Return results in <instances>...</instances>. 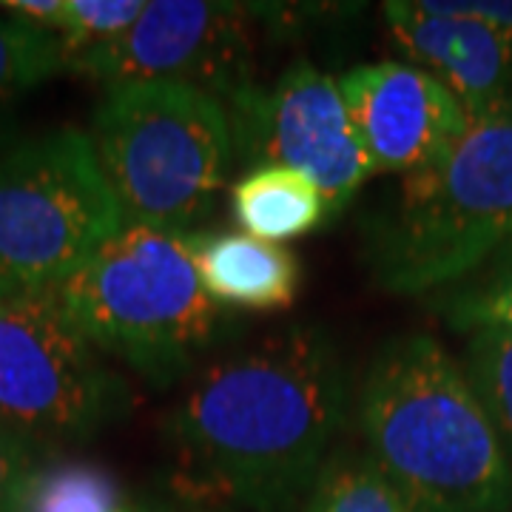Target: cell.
<instances>
[{
  "label": "cell",
  "instance_id": "6da1fadb",
  "mask_svg": "<svg viewBox=\"0 0 512 512\" xmlns=\"http://www.w3.org/2000/svg\"><path fill=\"white\" fill-rule=\"evenodd\" d=\"M348 402L333 339L296 325L202 367L165 433L208 490L248 512H293L333 453Z\"/></svg>",
  "mask_w": 512,
  "mask_h": 512
},
{
  "label": "cell",
  "instance_id": "7a4b0ae2",
  "mask_svg": "<svg viewBox=\"0 0 512 512\" xmlns=\"http://www.w3.org/2000/svg\"><path fill=\"white\" fill-rule=\"evenodd\" d=\"M356 419L367 456L416 512H507V447L464 367L433 336L384 342L370 359Z\"/></svg>",
  "mask_w": 512,
  "mask_h": 512
},
{
  "label": "cell",
  "instance_id": "3957f363",
  "mask_svg": "<svg viewBox=\"0 0 512 512\" xmlns=\"http://www.w3.org/2000/svg\"><path fill=\"white\" fill-rule=\"evenodd\" d=\"M512 239V94L470 114L439 160L404 174L367 217L362 262L376 288L399 296L447 291Z\"/></svg>",
  "mask_w": 512,
  "mask_h": 512
},
{
  "label": "cell",
  "instance_id": "277c9868",
  "mask_svg": "<svg viewBox=\"0 0 512 512\" xmlns=\"http://www.w3.org/2000/svg\"><path fill=\"white\" fill-rule=\"evenodd\" d=\"M197 231L123 225L52 296L94 348L154 387L200 365L228 325L197 274Z\"/></svg>",
  "mask_w": 512,
  "mask_h": 512
},
{
  "label": "cell",
  "instance_id": "5b68a950",
  "mask_svg": "<svg viewBox=\"0 0 512 512\" xmlns=\"http://www.w3.org/2000/svg\"><path fill=\"white\" fill-rule=\"evenodd\" d=\"M89 140L126 225L177 231L214 208L234 157L225 103L180 83L106 89Z\"/></svg>",
  "mask_w": 512,
  "mask_h": 512
},
{
  "label": "cell",
  "instance_id": "8992f818",
  "mask_svg": "<svg viewBox=\"0 0 512 512\" xmlns=\"http://www.w3.org/2000/svg\"><path fill=\"white\" fill-rule=\"evenodd\" d=\"M89 131L60 128L0 157V296L57 288L123 231Z\"/></svg>",
  "mask_w": 512,
  "mask_h": 512
},
{
  "label": "cell",
  "instance_id": "52a82bcc",
  "mask_svg": "<svg viewBox=\"0 0 512 512\" xmlns=\"http://www.w3.org/2000/svg\"><path fill=\"white\" fill-rule=\"evenodd\" d=\"M126 404V384L52 291L0 296V430L35 453L92 439Z\"/></svg>",
  "mask_w": 512,
  "mask_h": 512
},
{
  "label": "cell",
  "instance_id": "ba28073f",
  "mask_svg": "<svg viewBox=\"0 0 512 512\" xmlns=\"http://www.w3.org/2000/svg\"><path fill=\"white\" fill-rule=\"evenodd\" d=\"M234 151L251 165H285L319 185L328 217L373 177L339 80L296 60L271 89L248 86L228 106Z\"/></svg>",
  "mask_w": 512,
  "mask_h": 512
},
{
  "label": "cell",
  "instance_id": "9c48e42d",
  "mask_svg": "<svg viewBox=\"0 0 512 512\" xmlns=\"http://www.w3.org/2000/svg\"><path fill=\"white\" fill-rule=\"evenodd\" d=\"M256 6L211 0H148L117 40L69 60V72L103 83H180L228 106L251 83Z\"/></svg>",
  "mask_w": 512,
  "mask_h": 512
},
{
  "label": "cell",
  "instance_id": "30bf717a",
  "mask_svg": "<svg viewBox=\"0 0 512 512\" xmlns=\"http://www.w3.org/2000/svg\"><path fill=\"white\" fill-rule=\"evenodd\" d=\"M339 89L373 174L404 177L439 160L470 120L436 77L399 60L353 66Z\"/></svg>",
  "mask_w": 512,
  "mask_h": 512
},
{
  "label": "cell",
  "instance_id": "8fae6325",
  "mask_svg": "<svg viewBox=\"0 0 512 512\" xmlns=\"http://www.w3.org/2000/svg\"><path fill=\"white\" fill-rule=\"evenodd\" d=\"M390 37L410 66L436 77L467 114L490 109L512 94V35L490 23L439 15L421 0L384 3Z\"/></svg>",
  "mask_w": 512,
  "mask_h": 512
},
{
  "label": "cell",
  "instance_id": "7c38bea8",
  "mask_svg": "<svg viewBox=\"0 0 512 512\" xmlns=\"http://www.w3.org/2000/svg\"><path fill=\"white\" fill-rule=\"evenodd\" d=\"M194 259L202 288L220 308L285 311L299 293V259L288 248L245 231H197Z\"/></svg>",
  "mask_w": 512,
  "mask_h": 512
},
{
  "label": "cell",
  "instance_id": "4fadbf2b",
  "mask_svg": "<svg viewBox=\"0 0 512 512\" xmlns=\"http://www.w3.org/2000/svg\"><path fill=\"white\" fill-rule=\"evenodd\" d=\"M231 211L245 234L276 245L311 234L328 217L319 185L285 165H251L231 191Z\"/></svg>",
  "mask_w": 512,
  "mask_h": 512
},
{
  "label": "cell",
  "instance_id": "5bb4252c",
  "mask_svg": "<svg viewBox=\"0 0 512 512\" xmlns=\"http://www.w3.org/2000/svg\"><path fill=\"white\" fill-rule=\"evenodd\" d=\"M302 512H416L367 453L333 450Z\"/></svg>",
  "mask_w": 512,
  "mask_h": 512
},
{
  "label": "cell",
  "instance_id": "9a60e30c",
  "mask_svg": "<svg viewBox=\"0 0 512 512\" xmlns=\"http://www.w3.org/2000/svg\"><path fill=\"white\" fill-rule=\"evenodd\" d=\"M123 490L109 470L89 461L37 467L20 512H123Z\"/></svg>",
  "mask_w": 512,
  "mask_h": 512
},
{
  "label": "cell",
  "instance_id": "2e32d148",
  "mask_svg": "<svg viewBox=\"0 0 512 512\" xmlns=\"http://www.w3.org/2000/svg\"><path fill=\"white\" fill-rule=\"evenodd\" d=\"M63 69H69V55L55 32L0 15V109Z\"/></svg>",
  "mask_w": 512,
  "mask_h": 512
},
{
  "label": "cell",
  "instance_id": "e0dca14e",
  "mask_svg": "<svg viewBox=\"0 0 512 512\" xmlns=\"http://www.w3.org/2000/svg\"><path fill=\"white\" fill-rule=\"evenodd\" d=\"M436 311L464 333L484 325L512 330V239L476 274L441 293Z\"/></svg>",
  "mask_w": 512,
  "mask_h": 512
},
{
  "label": "cell",
  "instance_id": "ac0fdd59",
  "mask_svg": "<svg viewBox=\"0 0 512 512\" xmlns=\"http://www.w3.org/2000/svg\"><path fill=\"white\" fill-rule=\"evenodd\" d=\"M461 367L504 447H512V330L493 325L467 330Z\"/></svg>",
  "mask_w": 512,
  "mask_h": 512
},
{
  "label": "cell",
  "instance_id": "d6986e66",
  "mask_svg": "<svg viewBox=\"0 0 512 512\" xmlns=\"http://www.w3.org/2000/svg\"><path fill=\"white\" fill-rule=\"evenodd\" d=\"M146 0H63L55 35L63 40L69 60L100 49L134 26Z\"/></svg>",
  "mask_w": 512,
  "mask_h": 512
},
{
  "label": "cell",
  "instance_id": "ffe728a7",
  "mask_svg": "<svg viewBox=\"0 0 512 512\" xmlns=\"http://www.w3.org/2000/svg\"><path fill=\"white\" fill-rule=\"evenodd\" d=\"M35 470V453L0 430V512L23 510V495Z\"/></svg>",
  "mask_w": 512,
  "mask_h": 512
},
{
  "label": "cell",
  "instance_id": "44dd1931",
  "mask_svg": "<svg viewBox=\"0 0 512 512\" xmlns=\"http://www.w3.org/2000/svg\"><path fill=\"white\" fill-rule=\"evenodd\" d=\"M421 6L439 15L481 20L512 35V0H421Z\"/></svg>",
  "mask_w": 512,
  "mask_h": 512
},
{
  "label": "cell",
  "instance_id": "7402d4cb",
  "mask_svg": "<svg viewBox=\"0 0 512 512\" xmlns=\"http://www.w3.org/2000/svg\"><path fill=\"white\" fill-rule=\"evenodd\" d=\"M123 512H151V510H140V507H126Z\"/></svg>",
  "mask_w": 512,
  "mask_h": 512
}]
</instances>
